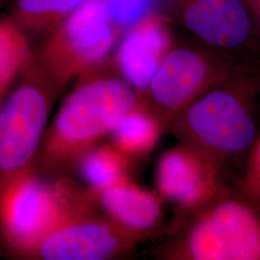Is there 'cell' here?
<instances>
[{"label":"cell","instance_id":"obj_4","mask_svg":"<svg viewBox=\"0 0 260 260\" xmlns=\"http://www.w3.org/2000/svg\"><path fill=\"white\" fill-rule=\"evenodd\" d=\"M60 91L33 56L0 104V188L35 169L50 109Z\"/></svg>","mask_w":260,"mask_h":260},{"label":"cell","instance_id":"obj_7","mask_svg":"<svg viewBox=\"0 0 260 260\" xmlns=\"http://www.w3.org/2000/svg\"><path fill=\"white\" fill-rule=\"evenodd\" d=\"M191 39L184 43L174 42L141 96L167 130L188 105L244 66Z\"/></svg>","mask_w":260,"mask_h":260},{"label":"cell","instance_id":"obj_2","mask_svg":"<svg viewBox=\"0 0 260 260\" xmlns=\"http://www.w3.org/2000/svg\"><path fill=\"white\" fill-rule=\"evenodd\" d=\"M159 258L260 260V204L222 185L204 205L177 213Z\"/></svg>","mask_w":260,"mask_h":260},{"label":"cell","instance_id":"obj_19","mask_svg":"<svg viewBox=\"0 0 260 260\" xmlns=\"http://www.w3.org/2000/svg\"><path fill=\"white\" fill-rule=\"evenodd\" d=\"M260 20V0H245Z\"/></svg>","mask_w":260,"mask_h":260},{"label":"cell","instance_id":"obj_13","mask_svg":"<svg viewBox=\"0 0 260 260\" xmlns=\"http://www.w3.org/2000/svg\"><path fill=\"white\" fill-rule=\"evenodd\" d=\"M166 131L157 114L142 101L121 118L109 136L112 145L132 161L149 155Z\"/></svg>","mask_w":260,"mask_h":260},{"label":"cell","instance_id":"obj_5","mask_svg":"<svg viewBox=\"0 0 260 260\" xmlns=\"http://www.w3.org/2000/svg\"><path fill=\"white\" fill-rule=\"evenodd\" d=\"M98 207L93 193L73 181L64 212L25 259L108 260L128 255L143 240Z\"/></svg>","mask_w":260,"mask_h":260},{"label":"cell","instance_id":"obj_16","mask_svg":"<svg viewBox=\"0 0 260 260\" xmlns=\"http://www.w3.org/2000/svg\"><path fill=\"white\" fill-rule=\"evenodd\" d=\"M33 56L28 36L9 18L0 19V104Z\"/></svg>","mask_w":260,"mask_h":260},{"label":"cell","instance_id":"obj_11","mask_svg":"<svg viewBox=\"0 0 260 260\" xmlns=\"http://www.w3.org/2000/svg\"><path fill=\"white\" fill-rule=\"evenodd\" d=\"M171 24L164 14L142 17L121 36L111 57L116 71L140 98L175 42Z\"/></svg>","mask_w":260,"mask_h":260},{"label":"cell","instance_id":"obj_9","mask_svg":"<svg viewBox=\"0 0 260 260\" xmlns=\"http://www.w3.org/2000/svg\"><path fill=\"white\" fill-rule=\"evenodd\" d=\"M164 15L206 46L260 69V20L245 0H166Z\"/></svg>","mask_w":260,"mask_h":260},{"label":"cell","instance_id":"obj_17","mask_svg":"<svg viewBox=\"0 0 260 260\" xmlns=\"http://www.w3.org/2000/svg\"><path fill=\"white\" fill-rule=\"evenodd\" d=\"M151 0H104L112 19L119 27L127 29L145 16Z\"/></svg>","mask_w":260,"mask_h":260},{"label":"cell","instance_id":"obj_3","mask_svg":"<svg viewBox=\"0 0 260 260\" xmlns=\"http://www.w3.org/2000/svg\"><path fill=\"white\" fill-rule=\"evenodd\" d=\"M259 95L260 69L242 66L188 105L168 130L223 165L247 154L255 139Z\"/></svg>","mask_w":260,"mask_h":260},{"label":"cell","instance_id":"obj_15","mask_svg":"<svg viewBox=\"0 0 260 260\" xmlns=\"http://www.w3.org/2000/svg\"><path fill=\"white\" fill-rule=\"evenodd\" d=\"M131 160L112 144H99L85 152L75 171L93 194L127 178Z\"/></svg>","mask_w":260,"mask_h":260},{"label":"cell","instance_id":"obj_8","mask_svg":"<svg viewBox=\"0 0 260 260\" xmlns=\"http://www.w3.org/2000/svg\"><path fill=\"white\" fill-rule=\"evenodd\" d=\"M73 180L47 182L31 169L0 188V240L11 256L25 259L64 212Z\"/></svg>","mask_w":260,"mask_h":260},{"label":"cell","instance_id":"obj_10","mask_svg":"<svg viewBox=\"0 0 260 260\" xmlns=\"http://www.w3.org/2000/svg\"><path fill=\"white\" fill-rule=\"evenodd\" d=\"M222 167L204 152L179 143L167 149L155 170L156 193L177 206V213L204 205L223 185Z\"/></svg>","mask_w":260,"mask_h":260},{"label":"cell","instance_id":"obj_12","mask_svg":"<svg viewBox=\"0 0 260 260\" xmlns=\"http://www.w3.org/2000/svg\"><path fill=\"white\" fill-rule=\"evenodd\" d=\"M93 195L103 213L143 241L157 232L162 223L164 201L129 177Z\"/></svg>","mask_w":260,"mask_h":260},{"label":"cell","instance_id":"obj_14","mask_svg":"<svg viewBox=\"0 0 260 260\" xmlns=\"http://www.w3.org/2000/svg\"><path fill=\"white\" fill-rule=\"evenodd\" d=\"M85 0H15L9 19L26 36H47Z\"/></svg>","mask_w":260,"mask_h":260},{"label":"cell","instance_id":"obj_18","mask_svg":"<svg viewBox=\"0 0 260 260\" xmlns=\"http://www.w3.org/2000/svg\"><path fill=\"white\" fill-rule=\"evenodd\" d=\"M247 165L238 187L260 204V130L247 153Z\"/></svg>","mask_w":260,"mask_h":260},{"label":"cell","instance_id":"obj_6","mask_svg":"<svg viewBox=\"0 0 260 260\" xmlns=\"http://www.w3.org/2000/svg\"><path fill=\"white\" fill-rule=\"evenodd\" d=\"M122 29L112 19L104 0H85L47 34L34 58L56 86L67 84L110 60Z\"/></svg>","mask_w":260,"mask_h":260},{"label":"cell","instance_id":"obj_1","mask_svg":"<svg viewBox=\"0 0 260 260\" xmlns=\"http://www.w3.org/2000/svg\"><path fill=\"white\" fill-rule=\"evenodd\" d=\"M142 102L109 61L77 78L47 126L36 171L68 177L89 149L111 134L121 118Z\"/></svg>","mask_w":260,"mask_h":260}]
</instances>
